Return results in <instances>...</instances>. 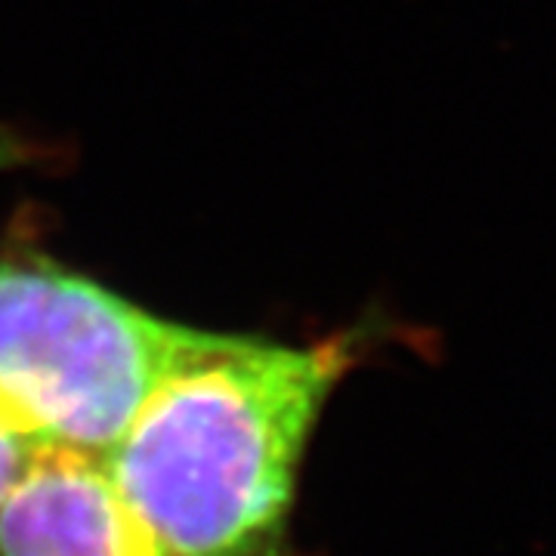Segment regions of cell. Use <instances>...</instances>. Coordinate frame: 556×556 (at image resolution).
<instances>
[{
  "label": "cell",
  "instance_id": "cell-1",
  "mask_svg": "<svg viewBox=\"0 0 556 556\" xmlns=\"http://www.w3.org/2000/svg\"><path fill=\"white\" fill-rule=\"evenodd\" d=\"M353 362L346 338L226 334L155 390L102 455L164 556H294L300 464Z\"/></svg>",
  "mask_w": 556,
  "mask_h": 556
},
{
  "label": "cell",
  "instance_id": "cell-2",
  "mask_svg": "<svg viewBox=\"0 0 556 556\" xmlns=\"http://www.w3.org/2000/svg\"><path fill=\"white\" fill-rule=\"evenodd\" d=\"M223 340L50 260L0 257V415L43 448L102 457L159 387Z\"/></svg>",
  "mask_w": 556,
  "mask_h": 556
},
{
  "label": "cell",
  "instance_id": "cell-3",
  "mask_svg": "<svg viewBox=\"0 0 556 556\" xmlns=\"http://www.w3.org/2000/svg\"><path fill=\"white\" fill-rule=\"evenodd\" d=\"M0 556H164L105 460L43 448L0 501Z\"/></svg>",
  "mask_w": 556,
  "mask_h": 556
},
{
  "label": "cell",
  "instance_id": "cell-4",
  "mask_svg": "<svg viewBox=\"0 0 556 556\" xmlns=\"http://www.w3.org/2000/svg\"><path fill=\"white\" fill-rule=\"evenodd\" d=\"M43 452L38 439L28 437L13 420L0 415V501L20 482V477L31 467V460Z\"/></svg>",
  "mask_w": 556,
  "mask_h": 556
},
{
  "label": "cell",
  "instance_id": "cell-5",
  "mask_svg": "<svg viewBox=\"0 0 556 556\" xmlns=\"http://www.w3.org/2000/svg\"><path fill=\"white\" fill-rule=\"evenodd\" d=\"M28 159H31L28 142L16 130H10L7 124H0V174L13 170V167H22Z\"/></svg>",
  "mask_w": 556,
  "mask_h": 556
}]
</instances>
